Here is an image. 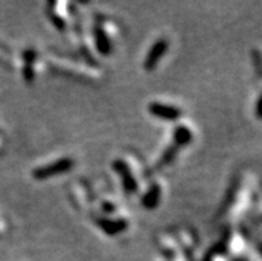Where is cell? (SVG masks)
<instances>
[{"label":"cell","instance_id":"obj_8","mask_svg":"<svg viewBox=\"0 0 262 261\" xmlns=\"http://www.w3.org/2000/svg\"><path fill=\"white\" fill-rule=\"evenodd\" d=\"M44 58H41L39 52L35 50H27L23 52V64L21 71L26 80H35L36 76L41 72V63Z\"/></svg>","mask_w":262,"mask_h":261},{"label":"cell","instance_id":"obj_6","mask_svg":"<svg viewBox=\"0 0 262 261\" xmlns=\"http://www.w3.org/2000/svg\"><path fill=\"white\" fill-rule=\"evenodd\" d=\"M169 48H171V40L166 36H160L157 37L152 45L149 47L148 52L145 55L144 59V68L147 71H153L155 68L158 67L160 61L166 56Z\"/></svg>","mask_w":262,"mask_h":261},{"label":"cell","instance_id":"obj_1","mask_svg":"<svg viewBox=\"0 0 262 261\" xmlns=\"http://www.w3.org/2000/svg\"><path fill=\"white\" fill-rule=\"evenodd\" d=\"M112 170L117 177L121 189L127 196L140 195L147 173L142 170L141 163L135 153H123L116 157L112 163Z\"/></svg>","mask_w":262,"mask_h":261},{"label":"cell","instance_id":"obj_5","mask_svg":"<svg viewBox=\"0 0 262 261\" xmlns=\"http://www.w3.org/2000/svg\"><path fill=\"white\" fill-rule=\"evenodd\" d=\"M153 179H149V183L145 188H142L140 192V203L142 207L147 209H155L162 201V197L165 195V185L164 180H161L157 175H152Z\"/></svg>","mask_w":262,"mask_h":261},{"label":"cell","instance_id":"obj_3","mask_svg":"<svg viewBox=\"0 0 262 261\" xmlns=\"http://www.w3.org/2000/svg\"><path fill=\"white\" fill-rule=\"evenodd\" d=\"M149 115L155 116L156 119L164 122L177 123L184 119V108L173 102L165 100H153L148 104Z\"/></svg>","mask_w":262,"mask_h":261},{"label":"cell","instance_id":"obj_2","mask_svg":"<svg viewBox=\"0 0 262 261\" xmlns=\"http://www.w3.org/2000/svg\"><path fill=\"white\" fill-rule=\"evenodd\" d=\"M120 39V26L108 17L98 16L92 27V43L99 55H111Z\"/></svg>","mask_w":262,"mask_h":261},{"label":"cell","instance_id":"obj_4","mask_svg":"<svg viewBox=\"0 0 262 261\" xmlns=\"http://www.w3.org/2000/svg\"><path fill=\"white\" fill-rule=\"evenodd\" d=\"M75 165V160L68 156L56 157L55 160H51L47 163L40 164L32 171V176L35 179H50V177L59 176L63 173H67L68 171L72 170Z\"/></svg>","mask_w":262,"mask_h":261},{"label":"cell","instance_id":"obj_7","mask_svg":"<svg viewBox=\"0 0 262 261\" xmlns=\"http://www.w3.org/2000/svg\"><path fill=\"white\" fill-rule=\"evenodd\" d=\"M50 20L56 26L59 30H67L74 23V10L71 3H51L47 10Z\"/></svg>","mask_w":262,"mask_h":261}]
</instances>
